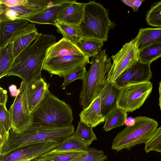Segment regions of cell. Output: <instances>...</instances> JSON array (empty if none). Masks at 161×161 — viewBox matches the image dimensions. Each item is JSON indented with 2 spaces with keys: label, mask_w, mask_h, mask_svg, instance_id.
I'll return each mask as SVG.
<instances>
[{
  "label": "cell",
  "mask_w": 161,
  "mask_h": 161,
  "mask_svg": "<svg viewBox=\"0 0 161 161\" xmlns=\"http://www.w3.org/2000/svg\"><path fill=\"white\" fill-rule=\"evenodd\" d=\"M56 41V37L53 35L39 33L34 43L15 58L7 76H18L26 85L42 77L47 50Z\"/></svg>",
  "instance_id": "6da1fadb"
},
{
  "label": "cell",
  "mask_w": 161,
  "mask_h": 161,
  "mask_svg": "<svg viewBox=\"0 0 161 161\" xmlns=\"http://www.w3.org/2000/svg\"><path fill=\"white\" fill-rule=\"evenodd\" d=\"M89 63V58L76 44L63 37L48 49L43 70L51 77L56 75L63 77Z\"/></svg>",
  "instance_id": "7a4b0ae2"
},
{
  "label": "cell",
  "mask_w": 161,
  "mask_h": 161,
  "mask_svg": "<svg viewBox=\"0 0 161 161\" xmlns=\"http://www.w3.org/2000/svg\"><path fill=\"white\" fill-rule=\"evenodd\" d=\"M75 131L73 125L53 126L32 124L20 133L10 130L8 140L0 149V157L31 145L50 141L61 142Z\"/></svg>",
  "instance_id": "3957f363"
},
{
  "label": "cell",
  "mask_w": 161,
  "mask_h": 161,
  "mask_svg": "<svg viewBox=\"0 0 161 161\" xmlns=\"http://www.w3.org/2000/svg\"><path fill=\"white\" fill-rule=\"evenodd\" d=\"M91 65L82 80L79 96V103L83 110L98 97L108 82L109 73L112 65L111 60L104 49L92 57Z\"/></svg>",
  "instance_id": "277c9868"
},
{
  "label": "cell",
  "mask_w": 161,
  "mask_h": 161,
  "mask_svg": "<svg viewBox=\"0 0 161 161\" xmlns=\"http://www.w3.org/2000/svg\"><path fill=\"white\" fill-rule=\"evenodd\" d=\"M31 114L32 125L64 126L73 120L71 106L50 92Z\"/></svg>",
  "instance_id": "5b68a950"
},
{
  "label": "cell",
  "mask_w": 161,
  "mask_h": 161,
  "mask_svg": "<svg viewBox=\"0 0 161 161\" xmlns=\"http://www.w3.org/2000/svg\"><path fill=\"white\" fill-rule=\"evenodd\" d=\"M114 24L110 19L109 11L95 1L84 3L83 18L78 25L82 38H91L104 42Z\"/></svg>",
  "instance_id": "8992f818"
},
{
  "label": "cell",
  "mask_w": 161,
  "mask_h": 161,
  "mask_svg": "<svg viewBox=\"0 0 161 161\" xmlns=\"http://www.w3.org/2000/svg\"><path fill=\"white\" fill-rule=\"evenodd\" d=\"M134 119L133 125L127 126L117 134L113 141L112 149L118 152L130 149L138 144H145L158 125L157 121L146 116H138Z\"/></svg>",
  "instance_id": "52a82bcc"
},
{
  "label": "cell",
  "mask_w": 161,
  "mask_h": 161,
  "mask_svg": "<svg viewBox=\"0 0 161 161\" xmlns=\"http://www.w3.org/2000/svg\"><path fill=\"white\" fill-rule=\"evenodd\" d=\"M153 87L149 81L129 84L118 88L117 107L126 112H132L139 108L151 93Z\"/></svg>",
  "instance_id": "ba28073f"
},
{
  "label": "cell",
  "mask_w": 161,
  "mask_h": 161,
  "mask_svg": "<svg viewBox=\"0 0 161 161\" xmlns=\"http://www.w3.org/2000/svg\"><path fill=\"white\" fill-rule=\"evenodd\" d=\"M19 88L20 92L8 110L12 122L10 130L16 133H21L32 125L31 113L27 98V86L23 81H22Z\"/></svg>",
  "instance_id": "9c48e42d"
},
{
  "label": "cell",
  "mask_w": 161,
  "mask_h": 161,
  "mask_svg": "<svg viewBox=\"0 0 161 161\" xmlns=\"http://www.w3.org/2000/svg\"><path fill=\"white\" fill-rule=\"evenodd\" d=\"M53 4L48 0H28L25 4L12 7L0 3V23L25 20Z\"/></svg>",
  "instance_id": "30bf717a"
},
{
  "label": "cell",
  "mask_w": 161,
  "mask_h": 161,
  "mask_svg": "<svg viewBox=\"0 0 161 161\" xmlns=\"http://www.w3.org/2000/svg\"><path fill=\"white\" fill-rule=\"evenodd\" d=\"M139 53L135 38L124 45L115 54L111 56L113 62L108 81L114 83L121 74L139 61Z\"/></svg>",
  "instance_id": "8fae6325"
},
{
  "label": "cell",
  "mask_w": 161,
  "mask_h": 161,
  "mask_svg": "<svg viewBox=\"0 0 161 161\" xmlns=\"http://www.w3.org/2000/svg\"><path fill=\"white\" fill-rule=\"evenodd\" d=\"M61 142L50 141L26 146L0 157V161H31L52 151Z\"/></svg>",
  "instance_id": "7c38bea8"
},
{
  "label": "cell",
  "mask_w": 161,
  "mask_h": 161,
  "mask_svg": "<svg viewBox=\"0 0 161 161\" xmlns=\"http://www.w3.org/2000/svg\"><path fill=\"white\" fill-rule=\"evenodd\" d=\"M151 64L138 61L121 74L112 83L113 85L119 88L129 84L149 81L152 75Z\"/></svg>",
  "instance_id": "4fadbf2b"
},
{
  "label": "cell",
  "mask_w": 161,
  "mask_h": 161,
  "mask_svg": "<svg viewBox=\"0 0 161 161\" xmlns=\"http://www.w3.org/2000/svg\"><path fill=\"white\" fill-rule=\"evenodd\" d=\"M39 33L35 25L31 23H28L14 33L11 40L13 43L14 59L22 51L36 39Z\"/></svg>",
  "instance_id": "5bb4252c"
},
{
  "label": "cell",
  "mask_w": 161,
  "mask_h": 161,
  "mask_svg": "<svg viewBox=\"0 0 161 161\" xmlns=\"http://www.w3.org/2000/svg\"><path fill=\"white\" fill-rule=\"evenodd\" d=\"M26 86L27 100L31 113L49 92V84L41 77Z\"/></svg>",
  "instance_id": "9a60e30c"
},
{
  "label": "cell",
  "mask_w": 161,
  "mask_h": 161,
  "mask_svg": "<svg viewBox=\"0 0 161 161\" xmlns=\"http://www.w3.org/2000/svg\"><path fill=\"white\" fill-rule=\"evenodd\" d=\"M75 0H65L63 3L47 8L25 20L31 23L54 25L58 15L70 6Z\"/></svg>",
  "instance_id": "2e32d148"
},
{
  "label": "cell",
  "mask_w": 161,
  "mask_h": 161,
  "mask_svg": "<svg viewBox=\"0 0 161 161\" xmlns=\"http://www.w3.org/2000/svg\"><path fill=\"white\" fill-rule=\"evenodd\" d=\"M101 98L98 96L94 99L90 104L82 111L79 114L80 121L95 127L103 123L105 117L101 113Z\"/></svg>",
  "instance_id": "e0dca14e"
},
{
  "label": "cell",
  "mask_w": 161,
  "mask_h": 161,
  "mask_svg": "<svg viewBox=\"0 0 161 161\" xmlns=\"http://www.w3.org/2000/svg\"><path fill=\"white\" fill-rule=\"evenodd\" d=\"M119 91L112 83L108 82L100 93L99 96L101 98V112L105 118L111 111L117 107V98Z\"/></svg>",
  "instance_id": "ac0fdd59"
},
{
  "label": "cell",
  "mask_w": 161,
  "mask_h": 161,
  "mask_svg": "<svg viewBox=\"0 0 161 161\" xmlns=\"http://www.w3.org/2000/svg\"><path fill=\"white\" fill-rule=\"evenodd\" d=\"M84 3L75 0L70 6L59 14L57 21L69 25L78 26L83 17Z\"/></svg>",
  "instance_id": "d6986e66"
},
{
  "label": "cell",
  "mask_w": 161,
  "mask_h": 161,
  "mask_svg": "<svg viewBox=\"0 0 161 161\" xmlns=\"http://www.w3.org/2000/svg\"><path fill=\"white\" fill-rule=\"evenodd\" d=\"M135 38L139 51L150 45L161 43V28L140 29Z\"/></svg>",
  "instance_id": "ffe728a7"
},
{
  "label": "cell",
  "mask_w": 161,
  "mask_h": 161,
  "mask_svg": "<svg viewBox=\"0 0 161 161\" xmlns=\"http://www.w3.org/2000/svg\"><path fill=\"white\" fill-rule=\"evenodd\" d=\"M14 60L13 43L10 41L0 47V79L8 75Z\"/></svg>",
  "instance_id": "44dd1931"
},
{
  "label": "cell",
  "mask_w": 161,
  "mask_h": 161,
  "mask_svg": "<svg viewBox=\"0 0 161 161\" xmlns=\"http://www.w3.org/2000/svg\"><path fill=\"white\" fill-rule=\"evenodd\" d=\"M28 23L25 20L0 23V47L11 41L14 33Z\"/></svg>",
  "instance_id": "7402d4cb"
},
{
  "label": "cell",
  "mask_w": 161,
  "mask_h": 161,
  "mask_svg": "<svg viewBox=\"0 0 161 161\" xmlns=\"http://www.w3.org/2000/svg\"><path fill=\"white\" fill-rule=\"evenodd\" d=\"M88 146L81 141L74 133L62 142L53 152L84 151H87Z\"/></svg>",
  "instance_id": "603a6c76"
},
{
  "label": "cell",
  "mask_w": 161,
  "mask_h": 161,
  "mask_svg": "<svg viewBox=\"0 0 161 161\" xmlns=\"http://www.w3.org/2000/svg\"><path fill=\"white\" fill-rule=\"evenodd\" d=\"M127 112L117 107L111 111L105 118L103 127L107 132L111 130L123 126L127 119Z\"/></svg>",
  "instance_id": "cb8c5ba5"
},
{
  "label": "cell",
  "mask_w": 161,
  "mask_h": 161,
  "mask_svg": "<svg viewBox=\"0 0 161 161\" xmlns=\"http://www.w3.org/2000/svg\"><path fill=\"white\" fill-rule=\"evenodd\" d=\"M54 25L58 32L62 34L64 38L71 43L77 44L82 38L78 26L59 22L56 20Z\"/></svg>",
  "instance_id": "d4e9b609"
},
{
  "label": "cell",
  "mask_w": 161,
  "mask_h": 161,
  "mask_svg": "<svg viewBox=\"0 0 161 161\" xmlns=\"http://www.w3.org/2000/svg\"><path fill=\"white\" fill-rule=\"evenodd\" d=\"M87 151L56 152L52 151L34 158L31 161H69L78 156L86 153Z\"/></svg>",
  "instance_id": "484cf974"
},
{
  "label": "cell",
  "mask_w": 161,
  "mask_h": 161,
  "mask_svg": "<svg viewBox=\"0 0 161 161\" xmlns=\"http://www.w3.org/2000/svg\"><path fill=\"white\" fill-rule=\"evenodd\" d=\"M103 43L93 39L82 38L76 45L89 58L97 56L102 51Z\"/></svg>",
  "instance_id": "4316f807"
},
{
  "label": "cell",
  "mask_w": 161,
  "mask_h": 161,
  "mask_svg": "<svg viewBox=\"0 0 161 161\" xmlns=\"http://www.w3.org/2000/svg\"><path fill=\"white\" fill-rule=\"evenodd\" d=\"M161 57V43L149 46L139 51V61L151 63Z\"/></svg>",
  "instance_id": "83f0119b"
},
{
  "label": "cell",
  "mask_w": 161,
  "mask_h": 161,
  "mask_svg": "<svg viewBox=\"0 0 161 161\" xmlns=\"http://www.w3.org/2000/svg\"><path fill=\"white\" fill-rule=\"evenodd\" d=\"M75 133L81 141L88 146L93 141L97 139L96 136L93 131L92 127L80 120L78 123L77 129Z\"/></svg>",
  "instance_id": "f1b7e54d"
},
{
  "label": "cell",
  "mask_w": 161,
  "mask_h": 161,
  "mask_svg": "<svg viewBox=\"0 0 161 161\" xmlns=\"http://www.w3.org/2000/svg\"><path fill=\"white\" fill-rule=\"evenodd\" d=\"M146 21L149 25L161 28V1L152 5L146 14Z\"/></svg>",
  "instance_id": "f546056e"
},
{
  "label": "cell",
  "mask_w": 161,
  "mask_h": 161,
  "mask_svg": "<svg viewBox=\"0 0 161 161\" xmlns=\"http://www.w3.org/2000/svg\"><path fill=\"white\" fill-rule=\"evenodd\" d=\"M107 158V155L103 151L88 147L86 153L69 161H105Z\"/></svg>",
  "instance_id": "4dcf8cb0"
},
{
  "label": "cell",
  "mask_w": 161,
  "mask_h": 161,
  "mask_svg": "<svg viewBox=\"0 0 161 161\" xmlns=\"http://www.w3.org/2000/svg\"><path fill=\"white\" fill-rule=\"evenodd\" d=\"M87 71L85 66H83L77 68L70 74L63 77L64 80L61 86L64 87L76 80H84Z\"/></svg>",
  "instance_id": "1f68e13d"
},
{
  "label": "cell",
  "mask_w": 161,
  "mask_h": 161,
  "mask_svg": "<svg viewBox=\"0 0 161 161\" xmlns=\"http://www.w3.org/2000/svg\"><path fill=\"white\" fill-rule=\"evenodd\" d=\"M161 143V126L157 128L152 136L145 144L144 150L147 153L153 151L155 148Z\"/></svg>",
  "instance_id": "d6a6232c"
},
{
  "label": "cell",
  "mask_w": 161,
  "mask_h": 161,
  "mask_svg": "<svg viewBox=\"0 0 161 161\" xmlns=\"http://www.w3.org/2000/svg\"><path fill=\"white\" fill-rule=\"evenodd\" d=\"M0 121L3 123L6 130L9 132L12 129L10 115L6 105L3 104H0Z\"/></svg>",
  "instance_id": "836d02e7"
},
{
  "label": "cell",
  "mask_w": 161,
  "mask_h": 161,
  "mask_svg": "<svg viewBox=\"0 0 161 161\" xmlns=\"http://www.w3.org/2000/svg\"><path fill=\"white\" fill-rule=\"evenodd\" d=\"M9 133L6 130L3 123L0 121V149L2 147L8 140Z\"/></svg>",
  "instance_id": "e575fe53"
},
{
  "label": "cell",
  "mask_w": 161,
  "mask_h": 161,
  "mask_svg": "<svg viewBox=\"0 0 161 161\" xmlns=\"http://www.w3.org/2000/svg\"><path fill=\"white\" fill-rule=\"evenodd\" d=\"M28 0H1L0 3L8 7H12L26 4Z\"/></svg>",
  "instance_id": "d590c367"
},
{
  "label": "cell",
  "mask_w": 161,
  "mask_h": 161,
  "mask_svg": "<svg viewBox=\"0 0 161 161\" xmlns=\"http://www.w3.org/2000/svg\"><path fill=\"white\" fill-rule=\"evenodd\" d=\"M144 1L143 0H125L124 3L132 8L134 12H138L139 7Z\"/></svg>",
  "instance_id": "8d00e7d4"
},
{
  "label": "cell",
  "mask_w": 161,
  "mask_h": 161,
  "mask_svg": "<svg viewBox=\"0 0 161 161\" xmlns=\"http://www.w3.org/2000/svg\"><path fill=\"white\" fill-rule=\"evenodd\" d=\"M7 91L3 88L0 87V104L6 105L8 96Z\"/></svg>",
  "instance_id": "74e56055"
},
{
  "label": "cell",
  "mask_w": 161,
  "mask_h": 161,
  "mask_svg": "<svg viewBox=\"0 0 161 161\" xmlns=\"http://www.w3.org/2000/svg\"><path fill=\"white\" fill-rule=\"evenodd\" d=\"M8 89L11 96L13 97H16L20 91L19 88L17 89V86L14 84H12L10 86Z\"/></svg>",
  "instance_id": "f35d334b"
},
{
  "label": "cell",
  "mask_w": 161,
  "mask_h": 161,
  "mask_svg": "<svg viewBox=\"0 0 161 161\" xmlns=\"http://www.w3.org/2000/svg\"><path fill=\"white\" fill-rule=\"evenodd\" d=\"M159 105L160 110L161 111V80L159 83Z\"/></svg>",
  "instance_id": "ab89813d"
},
{
  "label": "cell",
  "mask_w": 161,
  "mask_h": 161,
  "mask_svg": "<svg viewBox=\"0 0 161 161\" xmlns=\"http://www.w3.org/2000/svg\"><path fill=\"white\" fill-rule=\"evenodd\" d=\"M153 151L161 153V143L156 146L154 149Z\"/></svg>",
  "instance_id": "60d3db41"
},
{
  "label": "cell",
  "mask_w": 161,
  "mask_h": 161,
  "mask_svg": "<svg viewBox=\"0 0 161 161\" xmlns=\"http://www.w3.org/2000/svg\"></svg>",
  "instance_id": "b9f144b4"
}]
</instances>
